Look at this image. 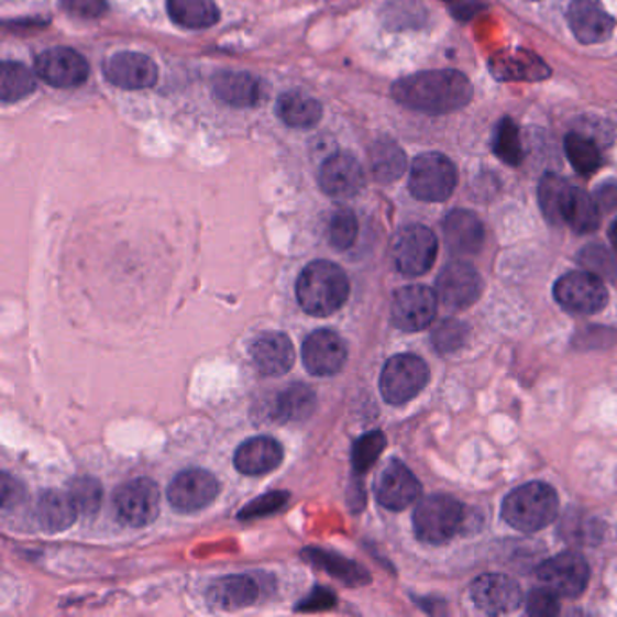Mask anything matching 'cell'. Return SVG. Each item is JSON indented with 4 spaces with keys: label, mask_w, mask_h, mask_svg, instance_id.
Instances as JSON below:
<instances>
[{
    "label": "cell",
    "mask_w": 617,
    "mask_h": 617,
    "mask_svg": "<svg viewBox=\"0 0 617 617\" xmlns=\"http://www.w3.org/2000/svg\"><path fill=\"white\" fill-rule=\"evenodd\" d=\"M437 308V291L422 285L404 286L393 296L392 321L404 332H420L433 322Z\"/></svg>",
    "instance_id": "10"
},
{
    "label": "cell",
    "mask_w": 617,
    "mask_h": 617,
    "mask_svg": "<svg viewBox=\"0 0 617 617\" xmlns=\"http://www.w3.org/2000/svg\"><path fill=\"white\" fill-rule=\"evenodd\" d=\"M212 91L232 108H254L263 98V84L252 73L221 71L212 80Z\"/></svg>",
    "instance_id": "26"
},
{
    "label": "cell",
    "mask_w": 617,
    "mask_h": 617,
    "mask_svg": "<svg viewBox=\"0 0 617 617\" xmlns=\"http://www.w3.org/2000/svg\"><path fill=\"white\" fill-rule=\"evenodd\" d=\"M429 381V367L419 355L400 353L384 364L381 373V393L393 406L406 404L417 397Z\"/></svg>",
    "instance_id": "7"
},
{
    "label": "cell",
    "mask_w": 617,
    "mask_h": 617,
    "mask_svg": "<svg viewBox=\"0 0 617 617\" xmlns=\"http://www.w3.org/2000/svg\"><path fill=\"white\" fill-rule=\"evenodd\" d=\"M406 154L397 143L384 139L373 143L370 148V167L373 176L381 184H392L397 181L406 170Z\"/></svg>",
    "instance_id": "32"
},
{
    "label": "cell",
    "mask_w": 617,
    "mask_h": 617,
    "mask_svg": "<svg viewBox=\"0 0 617 617\" xmlns=\"http://www.w3.org/2000/svg\"><path fill=\"white\" fill-rule=\"evenodd\" d=\"M434 291L449 310H465L478 301L484 291V280L473 266L464 261H453L440 272Z\"/></svg>",
    "instance_id": "12"
},
{
    "label": "cell",
    "mask_w": 617,
    "mask_h": 617,
    "mask_svg": "<svg viewBox=\"0 0 617 617\" xmlns=\"http://www.w3.org/2000/svg\"><path fill=\"white\" fill-rule=\"evenodd\" d=\"M359 235V221L350 209H339L333 212L328 224V241L335 251H348L353 246Z\"/></svg>",
    "instance_id": "41"
},
{
    "label": "cell",
    "mask_w": 617,
    "mask_h": 617,
    "mask_svg": "<svg viewBox=\"0 0 617 617\" xmlns=\"http://www.w3.org/2000/svg\"><path fill=\"white\" fill-rule=\"evenodd\" d=\"M78 509L69 493L42 491L31 505L30 518L35 529L47 535L64 532L77 521Z\"/></svg>",
    "instance_id": "19"
},
{
    "label": "cell",
    "mask_w": 617,
    "mask_h": 617,
    "mask_svg": "<svg viewBox=\"0 0 617 617\" xmlns=\"http://www.w3.org/2000/svg\"><path fill=\"white\" fill-rule=\"evenodd\" d=\"M597 198H599V203L605 205L607 209H613L614 205L617 203V187L616 185H605L597 192Z\"/></svg>",
    "instance_id": "49"
},
{
    "label": "cell",
    "mask_w": 617,
    "mask_h": 617,
    "mask_svg": "<svg viewBox=\"0 0 617 617\" xmlns=\"http://www.w3.org/2000/svg\"><path fill=\"white\" fill-rule=\"evenodd\" d=\"M471 597L480 610L498 616L520 608L521 588L505 574H482L471 585Z\"/></svg>",
    "instance_id": "18"
},
{
    "label": "cell",
    "mask_w": 617,
    "mask_h": 617,
    "mask_svg": "<svg viewBox=\"0 0 617 617\" xmlns=\"http://www.w3.org/2000/svg\"><path fill=\"white\" fill-rule=\"evenodd\" d=\"M103 73L109 84L125 91L148 89L158 82V67L151 56L143 53H114L103 64Z\"/></svg>",
    "instance_id": "16"
},
{
    "label": "cell",
    "mask_w": 617,
    "mask_h": 617,
    "mask_svg": "<svg viewBox=\"0 0 617 617\" xmlns=\"http://www.w3.org/2000/svg\"><path fill=\"white\" fill-rule=\"evenodd\" d=\"M168 16L185 30H207L220 21L214 0H167Z\"/></svg>",
    "instance_id": "31"
},
{
    "label": "cell",
    "mask_w": 617,
    "mask_h": 617,
    "mask_svg": "<svg viewBox=\"0 0 617 617\" xmlns=\"http://www.w3.org/2000/svg\"><path fill=\"white\" fill-rule=\"evenodd\" d=\"M420 493L422 485L419 480L398 460H392L375 480L377 502L389 510L406 509L419 500Z\"/></svg>",
    "instance_id": "17"
},
{
    "label": "cell",
    "mask_w": 617,
    "mask_h": 617,
    "mask_svg": "<svg viewBox=\"0 0 617 617\" xmlns=\"http://www.w3.org/2000/svg\"><path fill=\"white\" fill-rule=\"evenodd\" d=\"M444 238L453 254H478L485 241L484 224L470 210H453L445 216Z\"/></svg>",
    "instance_id": "25"
},
{
    "label": "cell",
    "mask_w": 617,
    "mask_h": 617,
    "mask_svg": "<svg viewBox=\"0 0 617 617\" xmlns=\"http://www.w3.org/2000/svg\"><path fill=\"white\" fill-rule=\"evenodd\" d=\"M566 21L577 41L602 44L613 35L616 21L599 0H574L566 11Z\"/></svg>",
    "instance_id": "21"
},
{
    "label": "cell",
    "mask_w": 617,
    "mask_h": 617,
    "mask_svg": "<svg viewBox=\"0 0 617 617\" xmlns=\"http://www.w3.org/2000/svg\"><path fill=\"white\" fill-rule=\"evenodd\" d=\"M251 357L257 372L265 377H279L290 372L296 363V352L285 333H261L251 346Z\"/></svg>",
    "instance_id": "23"
},
{
    "label": "cell",
    "mask_w": 617,
    "mask_h": 617,
    "mask_svg": "<svg viewBox=\"0 0 617 617\" xmlns=\"http://www.w3.org/2000/svg\"><path fill=\"white\" fill-rule=\"evenodd\" d=\"M296 296L299 307L310 316H332L350 297V279L332 261H311L297 279Z\"/></svg>",
    "instance_id": "2"
},
{
    "label": "cell",
    "mask_w": 617,
    "mask_h": 617,
    "mask_svg": "<svg viewBox=\"0 0 617 617\" xmlns=\"http://www.w3.org/2000/svg\"><path fill=\"white\" fill-rule=\"evenodd\" d=\"M526 610L529 616L535 617H552L560 614V602H558L557 592L551 588L541 587L529 592L526 599Z\"/></svg>",
    "instance_id": "45"
},
{
    "label": "cell",
    "mask_w": 617,
    "mask_h": 617,
    "mask_svg": "<svg viewBox=\"0 0 617 617\" xmlns=\"http://www.w3.org/2000/svg\"><path fill=\"white\" fill-rule=\"evenodd\" d=\"M558 505L560 500L551 485L529 482L507 495L502 516L516 531L538 532L557 520Z\"/></svg>",
    "instance_id": "3"
},
{
    "label": "cell",
    "mask_w": 617,
    "mask_h": 617,
    "mask_svg": "<svg viewBox=\"0 0 617 617\" xmlns=\"http://www.w3.org/2000/svg\"><path fill=\"white\" fill-rule=\"evenodd\" d=\"M348 361L346 342L333 330H316L302 342V363L310 375L332 377Z\"/></svg>",
    "instance_id": "15"
},
{
    "label": "cell",
    "mask_w": 617,
    "mask_h": 617,
    "mask_svg": "<svg viewBox=\"0 0 617 617\" xmlns=\"http://www.w3.org/2000/svg\"><path fill=\"white\" fill-rule=\"evenodd\" d=\"M316 408V392L305 384H291L290 388L277 393L268 411V419L277 423L305 422Z\"/></svg>",
    "instance_id": "27"
},
{
    "label": "cell",
    "mask_w": 617,
    "mask_h": 617,
    "mask_svg": "<svg viewBox=\"0 0 617 617\" xmlns=\"http://www.w3.org/2000/svg\"><path fill=\"white\" fill-rule=\"evenodd\" d=\"M495 154L504 159L507 165H520L524 162V148H521L520 133L516 123L510 118H504L496 128Z\"/></svg>",
    "instance_id": "39"
},
{
    "label": "cell",
    "mask_w": 617,
    "mask_h": 617,
    "mask_svg": "<svg viewBox=\"0 0 617 617\" xmlns=\"http://www.w3.org/2000/svg\"><path fill=\"white\" fill-rule=\"evenodd\" d=\"M220 495V482L205 470H185L168 485V502L179 513H196L209 507Z\"/></svg>",
    "instance_id": "13"
},
{
    "label": "cell",
    "mask_w": 617,
    "mask_h": 617,
    "mask_svg": "<svg viewBox=\"0 0 617 617\" xmlns=\"http://www.w3.org/2000/svg\"><path fill=\"white\" fill-rule=\"evenodd\" d=\"M560 532L566 541L580 546H596L602 540V524L588 515H580L576 510H569L561 520Z\"/></svg>",
    "instance_id": "37"
},
{
    "label": "cell",
    "mask_w": 617,
    "mask_h": 617,
    "mask_svg": "<svg viewBox=\"0 0 617 617\" xmlns=\"http://www.w3.org/2000/svg\"><path fill=\"white\" fill-rule=\"evenodd\" d=\"M459 176L453 162L440 153L420 154L409 174V190L415 198L429 203L445 201L453 195Z\"/></svg>",
    "instance_id": "6"
},
{
    "label": "cell",
    "mask_w": 617,
    "mask_h": 617,
    "mask_svg": "<svg viewBox=\"0 0 617 617\" xmlns=\"http://www.w3.org/2000/svg\"><path fill=\"white\" fill-rule=\"evenodd\" d=\"M67 493L77 505L78 515L95 516L103 500L102 484L92 476H77L67 484Z\"/></svg>",
    "instance_id": "38"
},
{
    "label": "cell",
    "mask_w": 617,
    "mask_h": 617,
    "mask_svg": "<svg viewBox=\"0 0 617 617\" xmlns=\"http://www.w3.org/2000/svg\"><path fill=\"white\" fill-rule=\"evenodd\" d=\"M62 8L77 19H98L108 13V0H62Z\"/></svg>",
    "instance_id": "46"
},
{
    "label": "cell",
    "mask_w": 617,
    "mask_h": 617,
    "mask_svg": "<svg viewBox=\"0 0 617 617\" xmlns=\"http://www.w3.org/2000/svg\"><path fill=\"white\" fill-rule=\"evenodd\" d=\"M263 583L260 577L249 574H232L220 577L207 591V602L210 607L234 613L241 608L252 607L263 596Z\"/></svg>",
    "instance_id": "22"
},
{
    "label": "cell",
    "mask_w": 617,
    "mask_h": 617,
    "mask_svg": "<svg viewBox=\"0 0 617 617\" xmlns=\"http://www.w3.org/2000/svg\"><path fill=\"white\" fill-rule=\"evenodd\" d=\"M35 75L21 62L5 60L0 75V100L4 103L19 102L35 92Z\"/></svg>",
    "instance_id": "35"
},
{
    "label": "cell",
    "mask_w": 617,
    "mask_h": 617,
    "mask_svg": "<svg viewBox=\"0 0 617 617\" xmlns=\"http://www.w3.org/2000/svg\"><path fill=\"white\" fill-rule=\"evenodd\" d=\"M22 496H24V487L15 478H11L10 475L4 473V476H2V507H4V510L21 504Z\"/></svg>",
    "instance_id": "48"
},
{
    "label": "cell",
    "mask_w": 617,
    "mask_h": 617,
    "mask_svg": "<svg viewBox=\"0 0 617 617\" xmlns=\"http://www.w3.org/2000/svg\"><path fill=\"white\" fill-rule=\"evenodd\" d=\"M384 448H386V434L383 431H370L355 440L352 449L353 471L357 475H364L377 462Z\"/></svg>",
    "instance_id": "40"
},
{
    "label": "cell",
    "mask_w": 617,
    "mask_h": 617,
    "mask_svg": "<svg viewBox=\"0 0 617 617\" xmlns=\"http://www.w3.org/2000/svg\"><path fill=\"white\" fill-rule=\"evenodd\" d=\"M572 189L574 187L557 174H547L541 178L540 190H538L541 212L552 224L565 223V210Z\"/></svg>",
    "instance_id": "33"
},
{
    "label": "cell",
    "mask_w": 617,
    "mask_h": 617,
    "mask_svg": "<svg viewBox=\"0 0 617 617\" xmlns=\"http://www.w3.org/2000/svg\"><path fill=\"white\" fill-rule=\"evenodd\" d=\"M599 220H602V214H599V203L596 199L588 196L585 190L572 189L565 210V223L576 234H591L599 227Z\"/></svg>",
    "instance_id": "34"
},
{
    "label": "cell",
    "mask_w": 617,
    "mask_h": 617,
    "mask_svg": "<svg viewBox=\"0 0 617 617\" xmlns=\"http://www.w3.org/2000/svg\"><path fill=\"white\" fill-rule=\"evenodd\" d=\"M288 500H290V495L286 491H272V493H266V495L255 498L254 502L243 507L238 518L241 521L266 518V516L274 515V513H279L288 504Z\"/></svg>",
    "instance_id": "43"
},
{
    "label": "cell",
    "mask_w": 617,
    "mask_h": 617,
    "mask_svg": "<svg viewBox=\"0 0 617 617\" xmlns=\"http://www.w3.org/2000/svg\"><path fill=\"white\" fill-rule=\"evenodd\" d=\"M36 75L58 89H75L87 82L89 64L71 47H52L36 56Z\"/></svg>",
    "instance_id": "14"
},
{
    "label": "cell",
    "mask_w": 617,
    "mask_h": 617,
    "mask_svg": "<svg viewBox=\"0 0 617 617\" xmlns=\"http://www.w3.org/2000/svg\"><path fill=\"white\" fill-rule=\"evenodd\" d=\"M364 170L359 159L350 153H337L322 164L319 187L332 198H353L364 187Z\"/></svg>",
    "instance_id": "20"
},
{
    "label": "cell",
    "mask_w": 617,
    "mask_h": 617,
    "mask_svg": "<svg viewBox=\"0 0 617 617\" xmlns=\"http://www.w3.org/2000/svg\"><path fill=\"white\" fill-rule=\"evenodd\" d=\"M439 254L437 235L423 224L398 230L392 243L393 265L403 276L419 277L431 271Z\"/></svg>",
    "instance_id": "5"
},
{
    "label": "cell",
    "mask_w": 617,
    "mask_h": 617,
    "mask_svg": "<svg viewBox=\"0 0 617 617\" xmlns=\"http://www.w3.org/2000/svg\"><path fill=\"white\" fill-rule=\"evenodd\" d=\"M392 95L404 108L445 114L465 108L473 98V87L462 73L442 69L400 78L393 86Z\"/></svg>",
    "instance_id": "1"
},
{
    "label": "cell",
    "mask_w": 617,
    "mask_h": 617,
    "mask_svg": "<svg viewBox=\"0 0 617 617\" xmlns=\"http://www.w3.org/2000/svg\"><path fill=\"white\" fill-rule=\"evenodd\" d=\"M337 605V597L332 591L324 587H317L311 591L310 596L305 597L299 605H297V613H322L328 608H333Z\"/></svg>",
    "instance_id": "47"
},
{
    "label": "cell",
    "mask_w": 617,
    "mask_h": 617,
    "mask_svg": "<svg viewBox=\"0 0 617 617\" xmlns=\"http://www.w3.org/2000/svg\"><path fill=\"white\" fill-rule=\"evenodd\" d=\"M277 114L290 128L310 129L321 122L322 106L319 100L308 97L305 92L290 91L280 95Z\"/></svg>",
    "instance_id": "30"
},
{
    "label": "cell",
    "mask_w": 617,
    "mask_h": 617,
    "mask_svg": "<svg viewBox=\"0 0 617 617\" xmlns=\"http://www.w3.org/2000/svg\"><path fill=\"white\" fill-rule=\"evenodd\" d=\"M302 558L311 565L327 571L330 576L337 577L339 582L344 583L348 587H363L372 582L370 572L363 565H359L355 561L346 560L339 557L335 552L322 551V549H305Z\"/></svg>",
    "instance_id": "29"
},
{
    "label": "cell",
    "mask_w": 617,
    "mask_h": 617,
    "mask_svg": "<svg viewBox=\"0 0 617 617\" xmlns=\"http://www.w3.org/2000/svg\"><path fill=\"white\" fill-rule=\"evenodd\" d=\"M554 297L561 307L572 313L591 316L607 307V286L592 272H569L554 285Z\"/></svg>",
    "instance_id": "9"
},
{
    "label": "cell",
    "mask_w": 617,
    "mask_h": 617,
    "mask_svg": "<svg viewBox=\"0 0 617 617\" xmlns=\"http://www.w3.org/2000/svg\"><path fill=\"white\" fill-rule=\"evenodd\" d=\"M285 459V449L272 437H254L235 449L234 465L241 475L261 476L277 470Z\"/></svg>",
    "instance_id": "24"
},
{
    "label": "cell",
    "mask_w": 617,
    "mask_h": 617,
    "mask_svg": "<svg viewBox=\"0 0 617 617\" xmlns=\"http://www.w3.org/2000/svg\"><path fill=\"white\" fill-rule=\"evenodd\" d=\"M565 153L572 167L583 176H591L602 167L599 148L596 147V143L582 134L572 133L566 136Z\"/></svg>",
    "instance_id": "36"
},
{
    "label": "cell",
    "mask_w": 617,
    "mask_h": 617,
    "mask_svg": "<svg viewBox=\"0 0 617 617\" xmlns=\"http://www.w3.org/2000/svg\"><path fill=\"white\" fill-rule=\"evenodd\" d=\"M489 67L498 80H543L551 75L546 62L521 49L496 55Z\"/></svg>",
    "instance_id": "28"
},
{
    "label": "cell",
    "mask_w": 617,
    "mask_h": 617,
    "mask_svg": "<svg viewBox=\"0 0 617 617\" xmlns=\"http://www.w3.org/2000/svg\"><path fill=\"white\" fill-rule=\"evenodd\" d=\"M464 505L449 495H431L419 502L414 513L415 535L423 543L442 546L465 526Z\"/></svg>",
    "instance_id": "4"
},
{
    "label": "cell",
    "mask_w": 617,
    "mask_h": 617,
    "mask_svg": "<svg viewBox=\"0 0 617 617\" xmlns=\"http://www.w3.org/2000/svg\"><path fill=\"white\" fill-rule=\"evenodd\" d=\"M444 2H459V0H444Z\"/></svg>",
    "instance_id": "50"
},
{
    "label": "cell",
    "mask_w": 617,
    "mask_h": 617,
    "mask_svg": "<svg viewBox=\"0 0 617 617\" xmlns=\"http://www.w3.org/2000/svg\"><path fill=\"white\" fill-rule=\"evenodd\" d=\"M112 504L123 526L147 527L159 515V489L151 478L129 480L114 491Z\"/></svg>",
    "instance_id": "8"
},
{
    "label": "cell",
    "mask_w": 617,
    "mask_h": 617,
    "mask_svg": "<svg viewBox=\"0 0 617 617\" xmlns=\"http://www.w3.org/2000/svg\"><path fill=\"white\" fill-rule=\"evenodd\" d=\"M470 327L459 319H445L440 322L439 327L434 328L431 333V341H433L434 350L439 353L459 352L460 348L465 346V342L470 339Z\"/></svg>",
    "instance_id": "42"
},
{
    "label": "cell",
    "mask_w": 617,
    "mask_h": 617,
    "mask_svg": "<svg viewBox=\"0 0 617 617\" xmlns=\"http://www.w3.org/2000/svg\"><path fill=\"white\" fill-rule=\"evenodd\" d=\"M538 580L558 596L577 597L587 588L591 569L582 554L561 552L538 569Z\"/></svg>",
    "instance_id": "11"
},
{
    "label": "cell",
    "mask_w": 617,
    "mask_h": 617,
    "mask_svg": "<svg viewBox=\"0 0 617 617\" xmlns=\"http://www.w3.org/2000/svg\"><path fill=\"white\" fill-rule=\"evenodd\" d=\"M588 272L599 277H614L617 274V263L613 254L603 249V246H587L583 249L582 254L577 257Z\"/></svg>",
    "instance_id": "44"
}]
</instances>
